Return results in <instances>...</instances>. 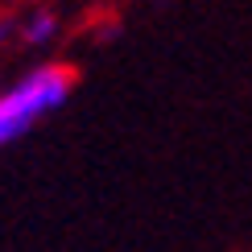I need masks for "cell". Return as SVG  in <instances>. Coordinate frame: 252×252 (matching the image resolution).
<instances>
[{"label": "cell", "instance_id": "obj_1", "mask_svg": "<svg viewBox=\"0 0 252 252\" xmlns=\"http://www.w3.org/2000/svg\"><path fill=\"white\" fill-rule=\"evenodd\" d=\"M70 91H75V70L62 62H37L8 87H0V153L29 136L41 120L62 112Z\"/></svg>", "mask_w": 252, "mask_h": 252}, {"label": "cell", "instance_id": "obj_3", "mask_svg": "<svg viewBox=\"0 0 252 252\" xmlns=\"http://www.w3.org/2000/svg\"><path fill=\"white\" fill-rule=\"evenodd\" d=\"M8 33H13V25H8V21H0V54H4V46H8Z\"/></svg>", "mask_w": 252, "mask_h": 252}, {"label": "cell", "instance_id": "obj_2", "mask_svg": "<svg viewBox=\"0 0 252 252\" xmlns=\"http://www.w3.org/2000/svg\"><path fill=\"white\" fill-rule=\"evenodd\" d=\"M62 33V17L54 13V8H29L25 17H21V25H17V41L25 50H46V46H54Z\"/></svg>", "mask_w": 252, "mask_h": 252}]
</instances>
